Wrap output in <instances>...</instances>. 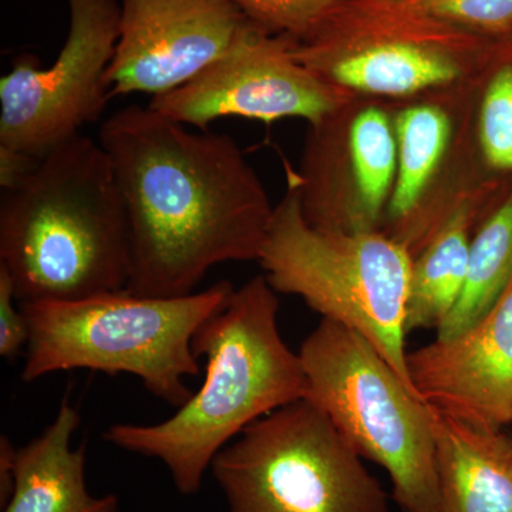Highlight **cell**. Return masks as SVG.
I'll list each match as a JSON object with an SVG mask.
<instances>
[{"label":"cell","mask_w":512,"mask_h":512,"mask_svg":"<svg viewBox=\"0 0 512 512\" xmlns=\"http://www.w3.org/2000/svg\"><path fill=\"white\" fill-rule=\"evenodd\" d=\"M413 254L376 229L313 227L291 188L275 207L259 264L278 293L363 336L412 392L406 313Z\"/></svg>","instance_id":"5b68a950"},{"label":"cell","mask_w":512,"mask_h":512,"mask_svg":"<svg viewBox=\"0 0 512 512\" xmlns=\"http://www.w3.org/2000/svg\"><path fill=\"white\" fill-rule=\"evenodd\" d=\"M308 393L360 457L389 474L403 512H441L431 407L363 336L322 319L301 350Z\"/></svg>","instance_id":"8992f818"},{"label":"cell","mask_w":512,"mask_h":512,"mask_svg":"<svg viewBox=\"0 0 512 512\" xmlns=\"http://www.w3.org/2000/svg\"><path fill=\"white\" fill-rule=\"evenodd\" d=\"M349 147L357 194L346 231L375 229L397 174V138L384 111L372 107L357 114Z\"/></svg>","instance_id":"ac0fdd59"},{"label":"cell","mask_w":512,"mask_h":512,"mask_svg":"<svg viewBox=\"0 0 512 512\" xmlns=\"http://www.w3.org/2000/svg\"><path fill=\"white\" fill-rule=\"evenodd\" d=\"M512 281V188L471 238L466 284L456 308L437 329L453 339L470 329L503 296Z\"/></svg>","instance_id":"2e32d148"},{"label":"cell","mask_w":512,"mask_h":512,"mask_svg":"<svg viewBox=\"0 0 512 512\" xmlns=\"http://www.w3.org/2000/svg\"><path fill=\"white\" fill-rule=\"evenodd\" d=\"M128 224L99 140L77 136L0 198V268L16 299L69 302L126 291Z\"/></svg>","instance_id":"3957f363"},{"label":"cell","mask_w":512,"mask_h":512,"mask_svg":"<svg viewBox=\"0 0 512 512\" xmlns=\"http://www.w3.org/2000/svg\"><path fill=\"white\" fill-rule=\"evenodd\" d=\"M247 22L227 0H120L111 96L173 92L217 62Z\"/></svg>","instance_id":"8fae6325"},{"label":"cell","mask_w":512,"mask_h":512,"mask_svg":"<svg viewBox=\"0 0 512 512\" xmlns=\"http://www.w3.org/2000/svg\"><path fill=\"white\" fill-rule=\"evenodd\" d=\"M431 416L441 512H512V437L433 407Z\"/></svg>","instance_id":"5bb4252c"},{"label":"cell","mask_w":512,"mask_h":512,"mask_svg":"<svg viewBox=\"0 0 512 512\" xmlns=\"http://www.w3.org/2000/svg\"><path fill=\"white\" fill-rule=\"evenodd\" d=\"M473 208L448 211L439 228L413 259L406 330L439 329L456 308L466 284Z\"/></svg>","instance_id":"9a60e30c"},{"label":"cell","mask_w":512,"mask_h":512,"mask_svg":"<svg viewBox=\"0 0 512 512\" xmlns=\"http://www.w3.org/2000/svg\"><path fill=\"white\" fill-rule=\"evenodd\" d=\"M210 470L229 512H390L363 458L308 399L249 424Z\"/></svg>","instance_id":"52a82bcc"},{"label":"cell","mask_w":512,"mask_h":512,"mask_svg":"<svg viewBox=\"0 0 512 512\" xmlns=\"http://www.w3.org/2000/svg\"><path fill=\"white\" fill-rule=\"evenodd\" d=\"M480 144L491 168L512 171V46L511 57L498 64L485 90Z\"/></svg>","instance_id":"d6986e66"},{"label":"cell","mask_w":512,"mask_h":512,"mask_svg":"<svg viewBox=\"0 0 512 512\" xmlns=\"http://www.w3.org/2000/svg\"><path fill=\"white\" fill-rule=\"evenodd\" d=\"M16 451L9 437H0V505L8 504L13 491V468H15Z\"/></svg>","instance_id":"cb8c5ba5"},{"label":"cell","mask_w":512,"mask_h":512,"mask_svg":"<svg viewBox=\"0 0 512 512\" xmlns=\"http://www.w3.org/2000/svg\"><path fill=\"white\" fill-rule=\"evenodd\" d=\"M407 363L433 409L490 429L512 426V281L470 329L414 350Z\"/></svg>","instance_id":"7c38bea8"},{"label":"cell","mask_w":512,"mask_h":512,"mask_svg":"<svg viewBox=\"0 0 512 512\" xmlns=\"http://www.w3.org/2000/svg\"><path fill=\"white\" fill-rule=\"evenodd\" d=\"M450 128L439 107H410L397 117V174L389 214L400 227L393 238L416 217L424 190L446 151Z\"/></svg>","instance_id":"e0dca14e"},{"label":"cell","mask_w":512,"mask_h":512,"mask_svg":"<svg viewBox=\"0 0 512 512\" xmlns=\"http://www.w3.org/2000/svg\"><path fill=\"white\" fill-rule=\"evenodd\" d=\"M346 92L323 82L295 55V40L247 22L224 53L197 77L151 100V109L184 126L205 130L224 117L274 123L303 119L328 123Z\"/></svg>","instance_id":"30bf717a"},{"label":"cell","mask_w":512,"mask_h":512,"mask_svg":"<svg viewBox=\"0 0 512 512\" xmlns=\"http://www.w3.org/2000/svg\"><path fill=\"white\" fill-rule=\"evenodd\" d=\"M276 293L265 275L235 289L192 339L195 355L207 359L200 390L170 419L114 424L104 439L160 460L178 493L197 494L212 460L234 437L308 393L301 356L279 332Z\"/></svg>","instance_id":"7a4b0ae2"},{"label":"cell","mask_w":512,"mask_h":512,"mask_svg":"<svg viewBox=\"0 0 512 512\" xmlns=\"http://www.w3.org/2000/svg\"><path fill=\"white\" fill-rule=\"evenodd\" d=\"M258 28L301 40L335 8L338 0H227Z\"/></svg>","instance_id":"ffe728a7"},{"label":"cell","mask_w":512,"mask_h":512,"mask_svg":"<svg viewBox=\"0 0 512 512\" xmlns=\"http://www.w3.org/2000/svg\"><path fill=\"white\" fill-rule=\"evenodd\" d=\"M70 28L52 66L32 56L0 77V146L43 158L82 134L111 96L120 0H67Z\"/></svg>","instance_id":"9c48e42d"},{"label":"cell","mask_w":512,"mask_h":512,"mask_svg":"<svg viewBox=\"0 0 512 512\" xmlns=\"http://www.w3.org/2000/svg\"><path fill=\"white\" fill-rule=\"evenodd\" d=\"M234 291L231 282L221 281L181 298L120 291L79 301L20 303L29 328L22 380L73 369L126 373L180 409L194 394L185 377L200 373L192 339Z\"/></svg>","instance_id":"277c9868"},{"label":"cell","mask_w":512,"mask_h":512,"mask_svg":"<svg viewBox=\"0 0 512 512\" xmlns=\"http://www.w3.org/2000/svg\"><path fill=\"white\" fill-rule=\"evenodd\" d=\"M97 140L126 210L128 293L181 298L215 265L259 261L275 207L234 138L128 106Z\"/></svg>","instance_id":"6da1fadb"},{"label":"cell","mask_w":512,"mask_h":512,"mask_svg":"<svg viewBox=\"0 0 512 512\" xmlns=\"http://www.w3.org/2000/svg\"><path fill=\"white\" fill-rule=\"evenodd\" d=\"M80 414L67 397L53 423L16 451L13 491L3 512H119L117 495L87 488V444L72 448Z\"/></svg>","instance_id":"4fadbf2b"},{"label":"cell","mask_w":512,"mask_h":512,"mask_svg":"<svg viewBox=\"0 0 512 512\" xmlns=\"http://www.w3.org/2000/svg\"><path fill=\"white\" fill-rule=\"evenodd\" d=\"M433 18L484 39H512V0H414Z\"/></svg>","instance_id":"44dd1931"},{"label":"cell","mask_w":512,"mask_h":512,"mask_svg":"<svg viewBox=\"0 0 512 512\" xmlns=\"http://www.w3.org/2000/svg\"><path fill=\"white\" fill-rule=\"evenodd\" d=\"M18 302L12 279L5 269L0 268V356L15 359L28 346L29 328L22 309H16Z\"/></svg>","instance_id":"7402d4cb"},{"label":"cell","mask_w":512,"mask_h":512,"mask_svg":"<svg viewBox=\"0 0 512 512\" xmlns=\"http://www.w3.org/2000/svg\"><path fill=\"white\" fill-rule=\"evenodd\" d=\"M40 158L15 148L0 146V187L2 191L18 187L39 164Z\"/></svg>","instance_id":"603a6c76"},{"label":"cell","mask_w":512,"mask_h":512,"mask_svg":"<svg viewBox=\"0 0 512 512\" xmlns=\"http://www.w3.org/2000/svg\"><path fill=\"white\" fill-rule=\"evenodd\" d=\"M493 46L433 18L414 0H338L301 40L295 55L330 86L348 93L409 96L456 82Z\"/></svg>","instance_id":"ba28073f"}]
</instances>
